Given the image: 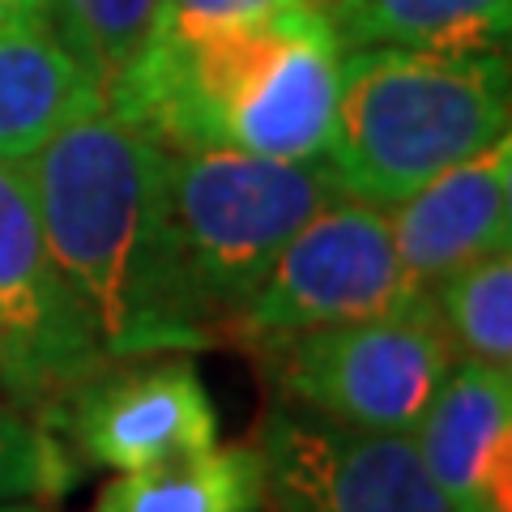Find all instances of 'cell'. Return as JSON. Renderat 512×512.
<instances>
[{
    "instance_id": "obj_4",
    "label": "cell",
    "mask_w": 512,
    "mask_h": 512,
    "mask_svg": "<svg viewBox=\"0 0 512 512\" xmlns=\"http://www.w3.org/2000/svg\"><path fill=\"white\" fill-rule=\"evenodd\" d=\"M167 197L192 295L222 342L295 231L346 192L325 158L167 150Z\"/></svg>"
},
{
    "instance_id": "obj_21",
    "label": "cell",
    "mask_w": 512,
    "mask_h": 512,
    "mask_svg": "<svg viewBox=\"0 0 512 512\" xmlns=\"http://www.w3.org/2000/svg\"><path fill=\"white\" fill-rule=\"evenodd\" d=\"M338 5H346V0H325V13H333V9H338Z\"/></svg>"
},
{
    "instance_id": "obj_3",
    "label": "cell",
    "mask_w": 512,
    "mask_h": 512,
    "mask_svg": "<svg viewBox=\"0 0 512 512\" xmlns=\"http://www.w3.org/2000/svg\"><path fill=\"white\" fill-rule=\"evenodd\" d=\"M508 124L504 47H346L325 163L346 197L389 210L508 137Z\"/></svg>"
},
{
    "instance_id": "obj_10",
    "label": "cell",
    "mask_w": 512,
    "mask_h": 512,
    "mask_svg": "<svg viewBox=\"0 0 512 512\" xmlns=\"http://www.w3.org/2000/svg\"><path fill=\"white\" fill-rule=\"evenodd\" d=\"M397 261L414 286L431 295L495 248L512 244V137L491 141L487 150L461 158L436 180L414 188L406 201L384 210Z\"/></svg>"
},
{
    "instance_id": "obj_14",
    "label": "cell",
    "mask_w": 512,
    "mask_h": 512,
    "mask_svg": "<svg viewBox=\"0 0 512 512\" xmlns=\"http://www.w3.org/2000/svg\"><path fill=\"white\" fill-rule=\"evenodd\" d=\"M342 47H453L508 43L512 0H346L329 13Z\"/></svg>"
},
{
    "instance_id": "obj_13",
    "label": "cell",
    "mask_w": 512,
    "mask_h": 512,
    "mask_svg": "<svg viewBox=\"0 0 512 512\" xmlns=\"http://www.w3.org/2000/svg\"><path fill=\"white\" fill-rule=\"evenodd\" d=\"M265 466L252 440L214 444L205 453L146 470L111 474L90 512H261Z\"/></svg>"
},
{
    "instance_id": "obj_2",
    "label": "cell",
    "mask_w": 512,
    "mask_h": 512,
    "mask_svg": "<svg viewBox=\"0 0 512 512\" xmlns=\"http://www.w3.org/2000/svg\"><path fill=\"white\" fill-rule=\"evenodd\" d=\"M342 39L320 5L231 26L154 30L107 90V107L167 150L325 158L342 86Z\"/></svg>"
},
{
    "instance_id": "obj_6",
    "label": "cell",
    "mask_w": 512,
    "mask_h": 512,
    "mask_svg": "<svg viewBox=\"0 0 512 512\" xmlns=\"http://www.w3.org/2000/svg\"><path fill=\"white\" fill-rule=\"evenodd\" d=\"M419 308H431V295L397 261L384 210L338 197L295 231L222 338L256 350L291 333Z\"/></svg>"
},
{
    "instance_id": "obj_9",
    "label": "cell",
    "mask_w": 512,
    "mask_h": 512,
    "mask_svg": "<svg viewBox=\"0 0 512 512\" xmlns=\"http://www.w3.org/2000/svg\"><path fill=\"white\" fill-rule=\"evenodd\" d=\"M261 512H453L410 436L350 431L274 406L256 427Z\"/></svg>"
},
{
    "instance_id": "obj_11",
    "label": "cell",
    "mask_w": 512,
    "mask_h": 512,
    "mask_svg": "<svg viewBox=\"0 0 512 512\" xmlns=\"http://www.w3.org/2000/svg\"><path fill=\"white\" fill-rule=\"evenodd\" d=\"M410 440L453 512H512V372L457 359Z\"/></svg>"
},
{
    "instance_id": "obj_17",
    "label": "cell",
    "mask_w": 512,
    "mask_h": 512,
    "mask_svg": "<svg viewBox=\"0 0 512 512\" xmlns=\"http://www.w3.org/2000/svg\"><path fill=\"white\" fill-rule=\"evenodd\" d=\"M77 474H82V461L64 448L56 431L13 406L9 397H0V504H47L69 491Z\"/></svg>"
},
{
    "instance_id": "obj_5",
    "label": "cell",
    "mask_w": 512,
    "mask_h": 512,
    "mask_svg": "<svg viewBox=\"0 0 512 512\" xmlns=\"http://www.w3.org/2000/svg\"><path fill=\"white\" fill-rule=\"evenodd\" d=\"M278 406L350 431L414 436L440 384L457 367V346L436 303L402 316L325 325L252 350Z\"/></svg>"
},
{
    "instance_id": "obj_12",
    "label": "cell",
    "mask_w": 512,
    "mask_h": 512,
    "mask_svg": "<svg viewBox=\"0 0 512 512\" xmlns=\"http://www.w3.org/2000/svg\"><path fill=\"white\" fill-rule=\"evenodd\" d=\"M99 107H107V90L56 35L47 13L0 26V163L22 167Z\"/></svg>"
},
{
    "instance_id": "obj_1",
    "label": "cell",
    "mask_w": 512,
    "mask_h": 512,
    "mask_svg": "<svg viewBox=\"0 0 512 512\" xmlns=\"http://www.w3.org/2000/svg\"><path fill=\"white\" fill-rule=\"evenodd\" d=\"M18 171L56 274L107 363L218 346L171 222L167 150L146 128L99 107Z\"/></svg>"
},
{
    "instance_id": "obj_7",
    "label": "cell",
    "mask_w": 512,
    "mask_h": 512,
    "mask_svg": "<svg viewBox=\"0 0 512 512\" xmlns=\"http://www.w3.org/2000/svg\"><path fill=\"white\" fill-rule=\"evenodd\" d=\"M39 419L94 470H146L218 444V410L188 355L111 359Z\"/></svg>"
},
{
    "instance_id": "obj_15",
    "label": "cell",
    "mask_w": 512,
    "mask_h": 512,
    "mask_svg": "<svg viewBox=\"0 0 512 512\" xmlns=\"http://www.w3.org/2000/svg\"><path fill=\"white\" fill-rule=\"evenodd\" d=\"M431 303L457 359L512 372V244L448 274Z\"/></svg>"
},
{
    "instance_id": "obj_18",
    "label": "cell",
    "mask_w": 512,
    "mask_h": 512,
    "mask_svg": "<svg viewBox=\"0 0 512 512\" xmlns=\"http://www.w3.org/2000/svg\"><path fill=\"white\" fill-rule=\"evenodd\" d=\"M291 5H320L325 9V0H163L154 30L231 26V22H252V18H265V13L291 9Z\"/></svg>"
},
{
    "instance_id": "obj_16",
    "label": "cell",
    "mask_w": 512,
    "mask_h": 512,
    "mask_svg": "<svg viewBox=\"0 0 512 512\" xmlns=\"http://www.w3.org/2000/svg\"><path fill=\"white\" fill-rule=\"evenodd\" d=\"M163 0H47V18L73 56L111 90L128 73L158 26Z\"/></svg>"
},
{
    "instance_id": "obj_20",
    "label": "cell",
    "mask_w": 512,
    "mask_h": 512,
    "mask_svg": "<svg viewBox=\"0 0 512 512\" xmlns=\"http://www.w3.org/2000/svg\"><path fill=\"white\" fill-rule=\"evenodd\" d=\"M0 512H47V504H39V500H18V504H0Z\"/></svg>"
},
{
    "instance_id": "obj_19",
    "label": "cell",
    "mask_w": 512,
    "mask_h": 512,
    "mask_svg": "<svg viewBox=\"0 0 512 512\" xmlns=\"http://www.w3.org/2000/svg\"><path fill=\"white\" fill-rule=\"evenodd\" d=\"M43 13H47V0H0V26L30 22V18H43Z\"/></svg>"
},
{
    "instance_id": "obj_8",
    "label": "cell",
    "mask_w": 512,
    "mask_h": 512,
    "mask_svg": "<svg viewBox=\"0 0 512 512\" xmlns=\"http://www.w3.org/2000/svg\"><path fill=\"white\" fill-rule=\"evenodd\" d=\"M103 363L52 265L22 171L0 163V393L39 419Z\"/></svg>"
}]
</instances>
